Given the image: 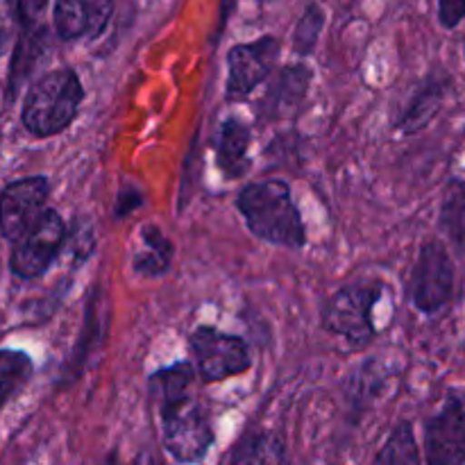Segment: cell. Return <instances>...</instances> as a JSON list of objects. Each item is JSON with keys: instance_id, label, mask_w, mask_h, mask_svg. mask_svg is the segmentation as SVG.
<instances>
[{"instance_id": "27", "label": "cell", "mask_w": 465, "mask_h": 465, "mask_svg": "<svg viewBox=\"0 0 465 465\" xmlns=\"http://www.w3.org/2000/svg\"><path fill=\"white\" fill-rule=\"evenodd\" d=\"M262 3H272V0H262Z\"/></svg>"}, {"instance_id": "4", "label": "cell", "mask_w": 465, "mask_h": 465, "mask_svg": "<svg viewBox=\"0 0 465 465\" xmlns=\"http://www.w3.org/2000/svg\"><path fill=\"white\" fill-rule=\"evenodd\" d=\"M386 286L380 280L345 284L331 295L321 312V327L331 336L345 339L354 348L377 339L375 307Z\"/></svg>"}, {"instance_id": "1", "label": "cell", "mask_w": 465, "mask_h": 465, "mask_svg": "<svg viewBox=\"0 0 465 465\" xmlns=\"http://www.w3.org/2000/svg\"><path fill=\"white\" fill-rule=\"evenodd\" d=\"M148 393L157 407L162 445L175 461L200 463L216 443L209 409L195 389V368L177 361L154 371Z\"/></svg>"}, {"instance_id": "22", "label": "cell", "mask_w": 465, "mask_h": 465, "mask_svg": "<svg viewBox=\"0 0 465 465\" xmlns=\"http://www.w3.org/2000/svg\"><path fill=\"white\" fill-rule=\"evenodd\" d=\"M143 204V191L139 189L132 182L121 184L116 195V203H114V218H127L130 213H134L136 209Z\"/></svg>"}, {"instance_id": "2", "label": "cell", "mask_w": 465, "mask_h": 465, "mask_svg": "<svg viewBox=\"0 0 465 465\" xmlns=\"http://www.w3.org/2000/svg\"><path fill=\"white\" fill-rule=\"evenodd\" d=\"M236 209L254 239L284 250L307 245V227L284 180L250 182L236 195Z\"/></svg>"}, {"instance_id": "10", "label": "cell", "mask_w": 465, "mask_h": 465, "mask_svg": "<svg viewBox=\"0 0 465 465\" xmlns=\"http://www.w3.org/2000/svg\"><path fill=\"white\" fill-rule=\"evenodd\" d=\"M280 39L262 36L252 44H239L227 53V98H245L271 77L280 59Z\"/></svg>"}, {"instance_id": "8", "label": "cell", "mask_w": 465, "mask_h": 465, "mask_svg": "<svg viewBox=\"0 0 465 465\" xmlns=\"http://www.w3.org/2000/svg\"><path fill=\"white\" fill-rule=\"evenodd\" d=\"M425 465H465V398L450 391L439 411L422 425Z\"/></svg>"}, {"instance_id": "5", "label": "cell", "mask_w": 465, "mask_h": 465, "mask_svg": "<svg viewBox=\"0 0 465 465\" xmlns=\"http://www.w3.org/2000/svg\"><path fill=\"white\" fill-rule=\"evenodd\" d=\"M454 293H457V266L448 243L440 239L422 241L407 286L411 307L422 316L434 318L452 304Z\"/></svg>"}, {"instance_id": "11", "label": "cell", "mask_w": 465, "mask_h": 465, "mask_svg": "<svg viewBox=\"0 0 465 465\" xmlns=\"http://www.w3.org/2000/svg\"><path fill=\"white\" fill-rule=\"evenodd\" d=\"M454 80L445 68H434L431 73H427L413 91L409 94V98L404 100L402 109L395 116L393 127L404 136L420 134L422 130L431 125L436 116L443 109L445 100L452 94Z\"/></svg>"}, {"instance_id": "20", "label": "cell", "mask_w": 465, "mask_h": 465, "mask_svg": "<svg viewBox=\"0 0 465 465\" xmlns=\"http://www.w3.org/2000/svg\"><path fill=\"white\" fill-rule=\"evenodd\" d=\"M35 363L21 350H0V409L25 389L32 380Z\"/></svg>"}, {"instance_id": "23", "label": "cell", "mask_w": 465, "mask_h": 465, "mask_svg": "<svg viewBox=\"0 0 465 465\" xmlns=\"http://www.w3.org/2000/svg\"><path fill=\"white\" fill-rule=\"evenodd\" d=\"M465 21V0H439V23L443 30H457Z\"/></svg>"}, {"instance_id": "3", "label": "cell", "mask_w": 465, "mask_h": 465, "mask_svg": "<svg viewBox=\"0 0 465 465\" xmlns=\"http://www.w3.org/2000/svg\"><path fill=\"white\" fill-rule=\"evenodd\" d=\"M84 100V86L73 68H57L41 75L27 89L21 121L36 139H50L66 132L77 118Z\"/></svg>"}, {"instance_id": "9", "label": "cell", "mask_w": 465, "mask_h": 465, "mask_svg": "<svg viewBox=\"0 0 465 465\" xmlns=\"http://www.w3.org/2000/svg\"><path fill=\"white\" fill-rule=\"evenodd\" d=\"M50 180L44 175L21 177L0 191V234L16 243L48 209Z\"/></svg>"}, {"instance_id": "24", "label": "cell", "mask_w": 465, "mask_h": 465, "mask_svg": "<svg viewBox=\"0 0 465 465\" xmlns=\"http://www.w3.org/2000/svg\"><path fill=\"white\" fill-rule=\"evenodd\" d=\"M132 465H163V461L162 457H157V454L150 452V450H143V452L136 454Z\"/></svg>"}, {"instance_id": "7", "label": "cell", "mask_w": 465, "mask_h": 465, "mask_svg": "<svg viewBox=\"0 0 465 465\" xmlns=\"http://www.w3.org/2000/svg\"><path fill=\"white\" fill-rule=\"evenodd\" d=\"M68 227L57 209H45L44 216L27 234L14 243L9 268L21 280H36L44 275L66 245Z\"/></svg>"}, {"instance_id": "19", "label": "cell", "mask_w": 465, "mask_h": 465, "mask_svg": "<svg viewBox=\"0 0 465 465\" xmlns=\"http://www.w3.org/2000/svg\"><path fill=\"white\" fill-rule=\"evenodd\" d=\"M45 50H48V41H45L44 27L36 25L25 30V35L21 36V41L16 45V53H14L12 73H9V94L16 95L21 91V86L32 75L36 64L44 59Z\"/></svg>"}, {"instance_id": "16", "label": "cell", "mask_w": 465, "mask_h": 465, "mask_svg": "<svg viewBox=\"0 0 465 465\" xmlns=\"http://www.w3.org/2000/svg\"><path fill=\"white\" fill-rule=\"evenodd\" d=\"M173 259H175V245L163 234L162 227L153 225V223L141 227L139 248L132 257V268H134L136 275L148 277V280L163 277L171 271Z\"/></svg>"}, {"instance_id": "21", "label": "cell", "mask_w": 465, "mask_h": 465, "mask_svg": "<svg viewBox=\"0 0 465 465\" xmlns=\"http://www.w3.org/2000/svg\"><path fill=\"white\" fill-rule=\"evenodd\" d=\"M322 25H325V14H322V9L318 5H309V9L300 16L293 32V53L298 57H309L316 50Z\"/></svg>"}, {"instance_id": "6", "label": "cell", "mask_w": 465, "mask_h": 465, "mask_svg": "<svg viewBox=\"0 0 465 465\" xmlns=\"http://www.w3.org/2000/svg\"><path fill=\"white\" fill-rule=\"evenodd\" d=\"M189 350L195 359L193 368L204 384H221L252 368L248 341L243 336L221 331L218 327H195L189 334Z\"/></svg>"}, {"instance_id": "14", "label": "cell", "mask_w": 465, "mask_h": 465, "mask_svg": "<svg viewBox=\"0 0 465 465\" xmlns=\"http://www.w3.org/2000/svg\"><path fill=\"white\" fill-rule=\"evenodd\" d=\"M252 145V127L236 114L223 118L213 132V154L216 166L225 180H241L252 168L250 159Z\"/></svg>"}, {"instance_id": "15", "label": "cell", "mask_w": 465, "mask_h": 465, "mask_svg": "<svg viewBox=\"0 0 465 465\" xmlns=\"http://www.w3.org/2000/svg\"><path fill=\"white\" fill-rule=\"evenodd\" d=\"M439 232L452 252L465 262V177L450 175L439 204Z\"/></svg>"}, {"instance_id": "13", "label": "cell", "mask_w": 465, "mask_h": 465, "mask_svg": "<svg viewBox=\"0 0 465 465\" xmlns=\"http://www.w3.org/2000/svg\"><path fill=\"white\" fill-rule=\"evenodd\" d=\"M312 80L313 71L307 64H291L282 68L271 82L266 98L259 103V116L263 121H282L298 114L307 100Z\"/></svg>"}, {"instance_id": "18", "label": "cell", "mask_w": 465, "mask_h": 465, "mask_svg": "<svg viewBox=\"0 0 465 465\" xmlns=\"http://www.w3.org/2000/svg\"><path fill=\"white\" fill-rule=\"evenodd\" d=\"M372 465H422L420 445L416 439V427L409 418H402L393 425L386 436L384 445L375 454Z\"/></svg>"}, {"instance_id": "26", "label": "cell", "mask_w": 465, "mask_h": 465, "mask_svg": "<svg viewBox=\"0 0 465 465\" xmlns=\"http://www.w3.org/2000/svg\"><path fill=\"white\" fill-rule=\"evenodd\" d=\"M461 134H463V139H465V123H463V132H461Z\"/></svg>"}, {"instance_id": "17", "label": "cell", "mask_w": 465, "mask_h": 465, "mask_svg": "<svg viewBox=\"0 0 465 465\" xmlns=\"http://www.w3.org/2000/svg\"><path fill=\"white\" fill-rule=\"evenodd\" d=\"M227 465H286V443L275 431L245 434L234 445Z\"/></svg>"}, {"instance_id": "12", "label": "cell", "mask_w": 465, "mask_h": 465, "mask_svg": "<svg viewBox=\"0 0 465 465\" xmlns=\"http://www.w3.org/2000/svg\"><path fill=\"white\" fill-rule=\"evenodd\" d=\"M114 0H54L53 23L62 41L95 39L109 25Z\"/></svg>"}, {"instance_id": "25", "label": "cell", "mask_w": 465, "mask_h": 465, "mask_svg": "<svg viewBox=\"0 0 465 465\" xmlns=\"http://www.w3.org/2000/svg\"><path fill=\"white\" fill-rule=\"evenodd\" d=\"M463 59H465V39H463Z\"/></svg>"}]
</instances>
